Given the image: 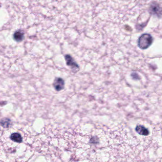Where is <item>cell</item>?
I'll return each instance as SVG.
<instances>
[{
    "mask_svg": "<svg viewBox=\"0 0 162 162\" xmlns=\"http://www.w3.org/2000/svg\"><path fill=\"white\" fill-rule=\"evenodd\" d=\"M153 41V38L149 34H144L138 39V47L142 49H146L151 45Z\"/></svg>",
    "mask_w": 162,
    "mask_h": 162,
    "instance_id": "1",
    "label": "cell"
},
{
    "mask_svg": "<svg viewBox=\"0 0 162 162\" xmlns=\"http://www.w3.org/2000/svg\"><path fill=\"white\" fill-rule=\"evenodd\" d=\"M149 12L151 15H155L158 17L162 16V8L157 3H152L149 9Z\"/></svg>",
    "mask_w": 162,
    "mask_h": 162,
    "instance_id": "2",
    "label": "cell"
},
{
    "mask_svg": "<svg viewBox=\"0 0 162 162\" xmlns=\"http://www.w3.org/2000/svg\"><path fill=\"white\" fill-rule=\"evenodd\" d=\"M65 59L67 66L71 67L72 69L76 70V72L79 69V66L70 55H66L65 56Z\"/></svg>",
    "mask_w": 162,
    "mask_h": 162,
    "instance_id": "3",
    "label": "cell"
},
{
    "mask_svg": "<svg viewBox=\"0 0 162 162\" xmlns=\"http://www.w3.org/2000/svg\"><path fill=\"white\" fill-rule=\"evenodd\" d=\"M54 88L57 91H60L64 88V82L62 78L57 77L55 79L53 83Z\"/></svg>",
    "mask_w": 162,
    "mask_h": 162,
    "instance_id": "4",
    "label": "cell"
},
{
    "mask_svg": "<svg viewBox=\"0 0 162 162\" xmlns=\"http://www.w3.org/2000/svg\"><path fill=\"white\" fill-rule=\"evenodd\" d=\"M136 131L139 135L142 136L148 135L149 134V132L148 130L146 129L145 127L141 126V125H138L136 127Z\"/></svg>",
    "mask_w": 162,
    "mask_h": 162,
    "instance_id": "5",
    "label": "cell"
},
{
    "mask_svg": "<svg viewBox=\"0 0 162 162\" xmlns=\"http://www.w3.org/2000/svg\"><path fill=\"white\" fill-rule=\"evenodd\" d=\"M14 39L17 41H21L23 40V38H24V33L22 31H16L14 34Z\"/></svg>",
    "mask_w": 162,
    "mask_h": 162,
    "instance_id": "6",
    "label": "cell"
},
{
    "mask_svg": "<svg viewBox=\"0 0 162 162\" xmlns=\"http://www.w3.org/2000/svg\"><path fill=\"white\" fill-rule=\"evenodd\" d=\"M11 138L12 141L17 143H20L22 142V137L20 134L17 133H15L11 135Z\"/></svg>",
    "mask_w": 162,
    "mask_h": 162,
    "instance_id": "7",
    "label": "cell"
},
{
    "mask_svg": "<svg viewBox=\"0 0 162 162\" xmlns=\"http://www.w3.org/2000/svg\"><path fill=\"white\" fill-rule=\"evenodd\" d=\"M9 124H10V120L8 119H3L1 121V126L4 127H8Z\"/></svg>",
    "mask_w": 162,
    "mask_h": 162,
    "instance_id": "8",
    "label": "cell"
}]
</instances>
